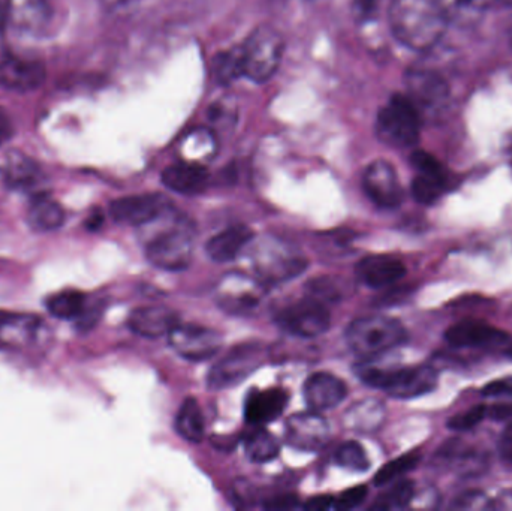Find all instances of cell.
<instances>
[{"mask_svg": "<svg viewBox=\"0 0 512 511\" xmlns=\"http://www.w3.org/2000/svg\"><path fill=\"white\" fill-rule=\"evenodd\" d=\"M445 339L453 347L472 348L484 347V345L504 344L508 335L504 330L496 329L481 321H462L454 324L445 333Z\"/></svg>", "mask_w": 512, "mask_h": 511, "instance_id": "19", "label": "cell"}, {"mask_svg": "<svg viewBox=\"0 0 512 511\" xmlns=\"http://www.w3.org/2000/svg\"><path fill=\"white\" fill-rule=\"evenodd\" d=\"M283 38L273 26L256 27L240 47L243 74L255 83L270 80L283 56Z\"/></svg>", "mask_w": 512, "mask_h": 511, "instance_id": "4", "label": "cell"}, {"mask_svg": "<svg viewBox=\"0 0 512 511\" xmlns=\"http://www.w3.org/2000/svg\"><path fill=\"white\" fill-rule=\"evenodd\" d=\"M48 312L63 321L80 320L86 312V296L81 291L65 290L48 297Z\"/></svg>", "mask_w": 512, "mask_h": 511, "instance_id": "26", "label": "cell"}, {"mask_svg": "<svg viewBox=\"0 0 512 511\" xmlns=\"http://www.w3.org/2000/svg\"><path fill=\"white\" fill-rule=\"evenodd\" d=\"M194 252V237L188 225L162 231L153 237L146 246V257L153 266L168 272H179L191 264Z\"/></svg>", "mask_w": 512, "mask_h": 511, "instance_id": "6", "label": "cell"}, {"mask_svg": "<svg viewBox=\"0 0 512 511\" xmlns=\"http://www.w3.org/2000/svg\"><path fill=\"white\" fill-rule=\"evenodd\" d=\"M2 177L9 188L27 191L38 185L42 179V171L30 156L21 152H11L3 162Z\"/></svg>", "mask_w": 512, "mask_h": 511, "instance_id": "24", "label": "cell"}, {"mask_svg": "<svg viewBox=\"0 0 512 511\" xmlns=\"http://www.w3.org/2000/svg\"><path fill=\"white\" fill-rule=\"evenodd\" d=\"M421 114L408 96L396 95L379 111L376 134L391 147L415 146L420 141Z\"/></svg>", "mask_w": 512, "mask_h": 511, "instance_id": "5", "label": "cell"}, {"mask_svg": "<svg viewBox=\"0 0 512 511\" xmlns=\"http://www.w3.org/2000/svg\"><path fill=\"white\" fill-rule=\"evenodd\" d=\"M447 189V177L444 170L442 171H424L415 177L412 182L411 191L415 200L424 206L436 203Z\"/></svg>", "mask_w": 512, "mask_h": 511, "instance_id": "28", "label": "cell"}, {"mask_svg": "<svg viewBox=\"0 0 512 511\" xmlns=\"http://www.w3.org/2000/svg\"><path fill=\"white\" fill-rule=\"evenodd\" d=\"M415 494V485L411 480H402L396 483L387 494L379 498L378 503L373 506L376 510L405 509L411 504Z\"/></svg>", "mask_w": 512, "mask_h": 511, "instance_id": "33", "label": "cell"}, {"mask_svg": "<svg viewBox=\"0 0 512 511\" xmlns=\"http://www.w3.org/2000/svg\"><path fill=\"white\" fill-rule=\"evenodd\" d=\"M345 338L355 354L373 359L405 344L408 332L403 324L394 318L373 315L358 318L349 324Z\"/></svg>", "mask_w": 512, "mask_h": 511, "instance_id": "3", "label": "cell"}, {"mask_svg": "<svg viewBox=\"0 0 512 511\" xmlns=\"http://www.w3.org/2000/svg\"><path fill=\"white\" fill-rule=\"evenodd\" d=\"M483 396L486 398H507L512 396V377L492 381L483 389Z\"/></svg>", "mask_w": 512, "mask_h": 511, "instance_id": "39", "label": "cell"}, {"mask_svg": "<svg viewBox=\"0 0 512 511\" xmlns=\"http://www.w3.org/2000/svg\"><path fill=\"white\" fill-rule=\"evenodd\" d=\"M179 324L176 312L159 306L138 308L128 320L129 329L144 338H161L168 335Z\"/></svg>", "mask_w": 512, "mask_h": 511, "instance_id": "21", "label": "cell"}, {"mask_svg": "<svg viewBox=\"0 0 512 511\" xmlns=\"http://www.w3.org/2000/svg\"><path fill=\"white\" fill-rule=\"evenodd\" d=\"M418 462H420V455H417V453H409V455L400 456V458L394 459L390 464L382 467L381 470L376 473L373 483H375L376 486H379V488H382V486L393 482L397 477L403 476V474L414 470V468L417 467Z\"/></svg>", "mask_w": 512, "mask_h": 511, "instance_id": "34", "label": "cell"}, {"mask_svg": "<svg viewBox=\"0 0 512 511\" xmlns=\"http://www.w3.org/2000/svg\"><path fill=\"white\" fill-rule=\"evenodd\" d=\"M367 494H369L367 486H355V488L348 489V491L340 495L339 500L336 501V507L342 510L355 509V507L361 506L364 503Z\"/></svg>", "mask_w": 512, "mask_h": 511, "instance_id": "37", "label": "cell"}, {"mask_svg": "<svg viewBox=\"0 0 512 511\" xmlns=\"http://www.w3.org/2000/svg\"><path fill=\"white\" fill-rule=\"evenodd\" d=\"M5 12L8 26L24 36L42 35L51 20L48 0H8Z\"/></svg>", "mask_w": 512, "mask_h": 511, "instance_id": "14", "label": "cell"}, {"mask_svg": "<svg viewBox=\"0 0 512 511\" xmlns=\"http://www.w3.org/2000/svg\"><path fill=\"white\" fill-rule=\"evenodd\" d=\"M47 78V69L39 60L15 54L0 57V84L12 92H32Z\"/></svg>", "mask_w": 512, "mask_h": 511, "instance_id": "13", "label": "cell"}, {"mask_svg": "<svg viewBox=\"0 0 512 511\" xmlns=\"http://www.w3.org/2000/svg\"><path fill=\"white\" fill-rule=\"evenodd\" d=\"M6 27H8V23H6L5 5H3V3L0 2V57H2L3 54H5L3 48H5Z\"/></svg>", "mask_w": 512, "mask_h": 511, "instance_id": "45", "label": "cell"}, {"mask_svg": "<svg viewBox=\"0 0 512 511\" xmlns=\"http://www.w3.org/2000/svg\"><path fill=\"white\" fill-rule=\"evenodd\" d=\"M246 453L249 459L255 464H264V462L273 461L279 455V443L270 432L264 429L252 432L246 438Z\"/></svg>", "mask_w": 512, "mask_h": 511, "instance_id": "30", "label": "cell"}, {"mask_svg": "<svg viewBox=\"0 0 512 511\" xmlns=\"http://www.w3.org/2000/svg\"><path fill=\"white\" fill-rule=\"evenodd\" d=\"M297 506V497L292 495H282V497L274 498V500L267 501L265 509L271 510H283L291 509V507Z\"/></svg>", "mask_w": 512, "mask_h": 511, "instance_id": "41", "label": "cell"}, {"mask_svg": "<svg viewBox=\"0 0 512 511\" xmlns=\"http://www.w3.org/2000/svg\"><path fill=\"white\" fill-rule=\"evenodd\" d=\"M65 218L63 207L47 194L35 195L27 210V222L39 233L59 230L65 224Z\"/></svg>", "mask_w": 512, "mask_h": 511, "instance_id": "25", "label": "cell"}, {"mask_svg": "<svg viewBox=\"0 0 512 511\" xmlns=\"http://www.w3.org/2000/svg\"><path fill=\"white\" fill-rule=\"evenodd\" d=\"M12 132V122L9 119L8 114L0 108V147L5 146L9 140H11Z\"/></svg>", "mask_w": 512, "mask_h": 511, "instance_id": "42", "label": "cell"}, {"mask_svg": "<svg viewBox=\"0 0 512 511\" xmlns=\"http://www.w3.org/2000/svg\"><path fill=\"white\" fill-rule=\"evenodd\" d=\"M304 401L312 411H325L336 408L345 401L348 387L340 378L327 372H316L307 378L303 386Z\"/></svg>", "mask_w": 512, "mask_h": 511, "instance_id": "16", "label": "cell"}, {"mask_svg": "<svg viewBox=\"0 0 512 511\" xmlns=\"http://www.w3.org/2000/svg\"><path fill=\"white\" fill-rule=\"evenodd\" d=\"M276 323L289 335L316 338L330 327V312L324 302L310 296L282 309L276 315Z\"/></svg>", "mask_w": 512, "mask_h": 511, "instance_id": "9", "label": "cell"}, {"mask_svg": "<svg viewBox=\"0 0 512 511\" xmlns=\"http://www.w3.org/2000/svg\"><path fill=\"white\" fill-rule=\"evenodd\" d=\"M388 20L397 41L415 51L435 47L450 24L439 0H391Z\"/></svg>", "mask_w": 512, "mask_h": 511, "instance_id": "1", "label": "cell"}, {"mask_svg": "<svg viewBox=\"0 0 512 511\" xmlns=\"http://www.w3.org/2000/svg\"><path fill=\"white\" fill-rule=\"evenodd\" d=\"M499 455L508 467H512V423L502 432L499 440Z\"/></svg>", "mask_w": 512, "mask_h": 511, "instance_id": "40", "label": "cell"}, {"mask_svg": "<svg viewBox=\"0 0 512 511\" xmlns=\"http://www.w3.org/2000/svg\"><path fill=\"white\" fill-rule=\"evenodd\" d=\"M382 416H384V410L379 402L366 401L360 402L348 411L346 422H348L349 429L364 432L375 429L381 422Z\"/></svg>", "mask_w": 512, "mask_h": 511, "instance_id": "31", "label": "cell"}, {"mask_svg": "<svg viewBox=\"0 0 512 511\" xmlns=\"http://www.w3.org/2000/svg\"><path fill=\"white\" fill-rule=\"evenodd\" d=\"M508 354H510V356L512 357V350H511V351H510V353H508Z\"/></svg>", "mask_w": 512, "mask_h": 511, "instance_id": "47", "label": "cell"}, {"mask_svg": "<svg viewBox=\"0 0 512 511\" xmlns=\"http://www.w3.org/2000/svg\"><path fill=\"white\" fill-rule=\"evenodd\" d=\"M39 320L32 315L0 312V347L23 348L35 341Z\"/></svg>", "mask_w": 512, "mask_h": 511, "instance_id": "23", "label": "cell"}, {"mask_svg": "<svg viewBox=\"0 0 512 511\" xmlns=\"http://www.w3.org/2000/svg\"><path fill=\"white\" fill-rule=\"evenodd\" d=\"M330 428L324 417L312 413L295 414L286 425V441L301 452H318L327 444Z\"/></svg>", "mask_w": 512, "mask_h": 511, "instance_id": "15", "label": "cell"}, {"mask_svg": "<svg viewBox=\"0 0 512 511\" xmlns=\"http://www.w3.org/2000/svg\"><path fill=\"white\" fill-rule=\"evenodd\" d=\"M364 192L381 209H396L402 204L403 189L390 162L373 161L364 171Z\"/></svg>", "mask_w": 512, "mask_h": 511, "instance_id": "11", "label": "cell"}, {"mask_svg": "<svg viewBox=\"0 0 512 511\" xmlns=\"http://www.w3.org/2000/svg\"><path fill=\"white\" fill-rule=\"evenodd\" d=\"M333 504V498L328 495H321V497L312 498L304 504V509L307 510H327Z\"/></svg>", "mask_w": 512, "mask_h": 511, "instance_id": "43", "label": "cell"}, {"mask_svg": "<svg viewBox=\"0 0 512 511\" xmlns=\"http://www.w3.org/2000/svg\"><path fill=\"white\" fill-rule=\"evenodd\" d=\"M336 461L340 467L346 468V470L358 471V473H363V471L369 470L370 467L366 450L355 441H348V443L339 447L336 452Z\"/></svg>", "mask_w": 512, "mask_h": 511, "instance_id": "35", "label": "cell"}, {"mask_svg": "<svg viewBox=\"0 0 512 511\" xmlns=\"http://www.w3.org/2000/svg\"><path fill=\"white\" fill-rule=\"evenodd\" d=\"M412 165H414L415 170L420 171V173H424V171H442L441 162L435 158V156L430 155L427 152H415L411 158Z\"/></svg>", "mask_w": 512, "mask_h": 511, "instance_id": "38", "label": "cell"}, {"mask_svg": "<svg viewBox=\"0 0 512 511\" xmlns=\"http://www.w3.org/2000/svg\"><path fill=\"white\" fill-rule=\"evenodd\" d=\"M360 380L373 389L384 390L397 399H411L432 392L436 386V372L427 366L421 368H379L372 363L355 366Z\"/></svg>", "mask_w": 512, "mask_h": 511, "instance_id": "2", "label": "cell"}, {"mask_svg": "<svg viewBox=\"0 0 512 511\" xmlns=\"http://www.w3.org/2000/svg\"><path fill=\"white\" fill-rule=\"evenodd\" d=\"M408 98L417 108L421 117L439 114L448 107L450 84L444 75L433 69L415 68L406 75Z\"/></svg>", "mask_w": 512, "mask_h": 511, "instance_id": "8", "label": "cell"}, {"mask_svg": "<svg viewBox=\"0 0 512 511\" xmlns=\"http://www.w3.org/2000/svg\"><path fill=\"white\" fill-rule=\"evenodd\" d=\"M170 344L183 359L203 362L216 356L222 347V336L215 330L195 324H177L170 333Z\"/></svg>", "mask_w": 512, "mask_h": 511, "instance_id": "10", "label": "cell"}, {"mask_svg": "<svg viewBox=\"0 0 512 511\" xmlns=\"http://www.w3.org/2000/svg\"><path fill=\"white\" fill-rule=\"evenodd\" d=\"M358 279L370 288H384L400 281L406 275V267L397 258L388 255H370L357 264Z\"/></svg>", "mask_w": 512, "mask_h": 511, "instance_id": "17", "label": "cell"}, {"mask_svg": "<svg viewBox=\"0 0 512 511\" xmlns=\"http://www.w3.org/2000/svg\"><path fill=\"white\" fill-rule=\"evenodd\" d=\"M501 3H505V5H511L512 6V0H499Z\"/></svg>", "mask_w": 512, "mask_h": 511, "instance_id": "46", "label": "cell"}, {"mask_svg": "<svg viewBox=\"0 0 512 511\" xmlns=\"http://www.w3.org/2000/svg\"><path fill=\"white\" fill-rule=\"evenodd\" d=\"M450 23H475L495 0H439Z\"/></svg>", "mask_w": 512, "mask_h": 511, "instance_id": "29", "label": "cell"}, {"mask_svg": "<svg viewBox=\"0 0 512 511\" xmlns=\"http://www.w3.org/2000/svg\"><path fill=\"white\" fill-rule=\"evenodd\" d=\"M162 183L177 194H200L209 185V171L198 162H177L165 168Z\"/></svg>", "mask_w": 512, "mask_h": 511, "instance_id": "18", "label": "cell"}, {"mask_svg": "<svg viewBox=\"0 0 512 511\" xmlns=\"http://www.w3.org/2000/svg\"><path fill=\"white\" fill-rule=\"evenodd\" d=\"M176 429L180 437L189 443H200L204 438V417L197 399H186L176 419Z\"/></svg>", "mask_w": 512, "mask_h": 511, "instance_id": "27", "label": "cell"}, {"mask_svg": "<svg viewBox=\"0 0 512 511\" xmlns=\"http://www.w3.org/2000/svg\"><path fill=\"white\" fill-rule=\"evenodd\" d=\"M213 75L219 83L228 84L237 78L245 77L243 74L242 53L240 47L222 51L213 60Z\"/></svg>", "mask_w": 512, "mask_h": 511, "instance_id": "32", "label": "cell"}, {"mask_svg": "<svg viewBox=\"0 0 512 511\" xmlns=\"http://www.w3.org/2000/svg\"><path fill=\"white\" fill-rule=\"evenodd\" d=\"M487 413L490 414L493 420H507L512 417V404L495 405V407L487 408Z\"/></svg>", "mask_w": 512, "mask_h": 511, "instance_id": "44", "label": "cell"}, {"mask_svg": "<svg viewBox=\"0 0 512 511\" xmlns=\"http://www.w3.org/2000/svg\"><path fill=\"white\" fill-rule=\"evenodd\" d=\"M486 416V405H477V407L471 408V410L466 411V413L453 417V419L448 422V428L453 429V431H471L475 426L480 425Z\"/></svg>", "mask_w": 512, "mask_h": 511, "instance_id": "36", "label": "cell"}, {"mask_svg": "<svg viewBox=\"0 0 512 511\" xmlns=\"http://www.w3.org/2000/svg\"><path fill=\"white\" fill-rule=\"evenodd\" d=\"M254 236V231L248 225H234L207 242V255L216 263H230L239 257L240 252L251 243Z\"/></svg>", "mask_w": 512, "mask_h": 511, "instance_id": "22", "label": "cell"}, {"mask_svg": "<svg viewBox=\"0 0 512 511\" xmlns=\"http://www.w3.org/2000/svg\"><path fill=\"white\" fill-rule=\"evenodd\" d=\"M267 351L259 344H242L222 357L210 374L207 375V387L210 390H225L237 386L264 365Z\"/></svg>", "mask_w": 512, "mask_h": 511, "instance_id": "7", "label": "cell"}, {"mask_svg": "<svg viewBox=\"0 0 512 511\" xmlns=\"http://www.w3.org/2000/svg\"><path fill=\"white\" fill-rule=\"evenodd\" d=\"M171 204L167 197L159 194L131 195L119 198L110 206V215L114 221L126 225H146L161 218Z\"/></svg>", "mask_w": 512, "mask_h": 511, "instance_id": "12", "label": "cell"}, {"mask_svg": "<svg viewBox=\"0 0 512 511\" xmlns=\"http://www.w3.org/2000/svg\"><path fill=\"white\" fill-rule=\"evenodd\" d=\"M288 393L282 389L254 390L245 404V419L249 425L262 426L273 422L285 411Z\"/></svg>", "mask_w": 512, "mask_h": 511, "instance_id": "20", "label": "cell"}]
</instances>
